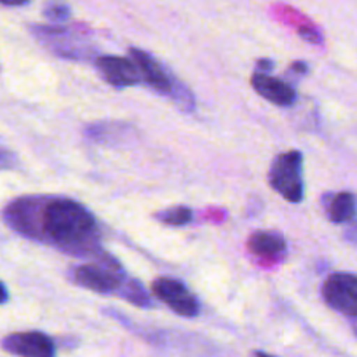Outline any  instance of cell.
<instances>
[{"instance_id":"20","label":"cell","mask_w":357,"mask_h":357,"mask_svg":"<svg viewBox=\"0 0 357 357\" xmlns=\"http://www.w3.org/2000/svg\"><path fill=\"white\" fill-rule=\"evenodd\" d=\"M293 70H296V72H302V73H305L307 72V65L305 63H295V65H293Z\"/></svg>"},{"instance_id":"21","label":"cell","mask_w":357,"mask_h":357,"mask_svg":"<svg viewBox=\"0 0 357 357\" xmlns=\"http://www.w3.org/2000/svg\"><path fill=\"white\" fill-rule=\"evenodd\" d=\"M253 357H275V356H271V354H267V352H255Z\"/></svg>"},{"instance_id":"12","label":"cell","mask_w":357,"mask_h":357,"mask_svg":"<svg viewBox=\"0 0 357 357\" xmlns=\"http://www.w3.org/2000/svg\"><path fill=\"white\" fill-rule=\"evenodd\" d=\"M357 215V197L352 192L333 195L328 204V218L333 223H351Z\"/></svg>"},{"instance_id":"13","label":"cell","mask_w":357,"mask_h":357,"mask_svg":"<svg viewBox=\"0 0 357 357\" xmlns=\"http://www.w3.org/2000/svg\"><path fill=\"white\" fill-rule=\"evenodd\" d=\"M126 131H128V126L124 124H103V122H98V124L89 126L86 129V136L89 139L96 143H107V145H112L117 139H124Z\"/></svg>"},{"instance_id":"7","label":"cell","mask_w":357,"mask_h":357,"mask_svg":"<svg viewBox=\"0 0 357 357\" xmlns=\"http://www.w3.org/2000/svg\"><path fill=\"white\" fill-rule=\"evenodd\" d=\"M152 293L181 317H197L201 312L199 300L188 291L187 286L173 278H159L153 281Z\"/></svg>"},{"instance_id":"3","label":"cell","mask_w":357,"mask_h":357,"mask_svg":"<svg viewBox=\"0 0 357 357\" xmlns=\"http://www.w3.org/2000/svg\"><path fill=\"white\" fill-rule=\"evenodd\" d=\"M268 183L279 195L289 202H302L303 185V155L298 150L281 153L272 162L268 171Z\"/></svg>"},{"instance_id":"8","label":"cell","mask_w":357,"mask_h":357,"mask_svg":"<svg viewBox=\"0 0 357 357\" xmlns=\"http://www.w3.org/2000/svg\"><path fill=\"white\" fill-rule=\"evenodd\" d=\"M96 66L101 77L114 87H129L145 82L135 59L121 56H98Z\"/></svg>"},{"instance_id":"18","label":"cell","mask_w":357,"mask_h":357,"mask_svg":"<svg viewBox=\"0 0 357 357\" xmlns=\"http://www.w3.org/2000/svg\"><path fill=\"white\" fill-rule=\"evenodd\" d=\"M272 66H274V63L268 61V59H267V61H265V59H261V61H258V70H261V72H264V73L271 72Z\"/></svg>"},{"instance_id":"17","label":"cell","mask_w":357,"mask_h":357,"mask_svg":"<svg viewBox=\"0 0 357 357\" xmlns=\"http://www.w3.org/2000/svg\"><path fill=\"white\" fill-rule=\"evenodd\" d=\"M345 239H347L349 243L357 244V222L352 223V225L345 230Z\"/></svg>"},{"instance_id":"22","label":"cell","mask_w":357,"mask_h":357,"mask_svg":"<svg viewBox=\"0 0 357 357\" xmlns=\"http://www.w3.org/2000/svg\"><path fill=\"white\" fill-rule=\"evenodd\" d=\"M356 333H357V326H356Z\"/></svg>"},{"instance_id":"5","label":"cell","mask_w":357,"mask_h":357,"mask_svg":"<svg viewBox=\"0 0 357 357\" xmlns=\"http://www.w3.org/2000/svg\"><path fill=\"white\" fill-rule=\"evenodd\" d=\"M35 37L42 42L47 49H51L52 54L65 59H75V61H84L94 54V49L89 47L79 37L70 33L66 28L51 24V26H31Z\"/></svg>"},{"instance_id":"1","label":"cell","mask_w":357,"mask_h":357,"mask_svg":"<svg viewBox=\"0 0 357 357\" xmlns=\"http://www.w3.org/2000/svg\"><path fill=\"white\" fill-rule=\"evenodd\" d=\"M38 241H45L75 257L96 253V218L72 199H42L38 209Z\"/></svg>"},{"instance_id":"6","label":"cell","mask_w":357,"mask_h":357,"mask_svg":"<svg viewBox=\"0 0 357 357\" xmlns=\"http://www.w3.org/2000/svg\"><path fill=\"white\" fill-rule=\"evenodd\" d=\"M323 298L337 312L357 317V275L349 272L331 274L323 284Z\"/></svg>"},{"instance_id":"11","label":"cell","mask_w":357,"mask_h":357,"mask_svg":"<svg viewBox=\"0 0 357 357\" xmlns=\"http://www.w3.org/2000/svg\"><path fill=\"white\" fill-rule=\"evenodd\" d=\"M251 253L260 258H278L286 251V241L279 232L272 230H257L248 241Z\"/></svg>"},{"instance_id":"9","label":"cell","mask_w":357,"mask_h":357,"mask_svg":"<svg viewBox=\"0 0 357 357\" xmlns=\"http://www.w3.org/2000/svg\"><path fill=\"white\" fill-rule=\"evenodd\" d=\"M2 349L17 357H56L54 342L40 331L7 335L2 340Z\"/></svg>"},{"instance_id":"10","label":"cell","mask_w":357,"mask_h":357,"mask_svg":"<svg viewBox=\"0 0 357 357\" xmlns=\"http://www.w3.org/2000/svg\"><path fill=\"white\" fill-rule=\"evenodd\" d=\"M251 86L260 96H264L271 103L279 105V107H291L296 101L295 89L286 80L275 79L268 73H255L253 79H251Z\"/></svg>"},{"instance_id":"16","label":"cell","mask_w":357,"mask_h":357,"mask_svg":"<svg viewBox=\"0 0 357 357\" xmlns=\"http://www.w3.org/2000/svg\"><path fill=\"white\" fill-rule=\"evenodd\" d=\"M44 16L51 23H65L70 17V7L61 0H49L44 7Z\"/></svg>"},{"instance_id":"2","label":"cell","mask_w":357,"mask_h":357,"mask_svg":"<svg viewBox=\"0 0 357 357\" xmlns=\"http://www.w3.org/2000/svg\"><path fill=\"white\" fill-rule=\"evenodd\" d=\"M131 56L132 59L138 63L139 70H142L143 80H145L150 87H153L157 93L167 94V96L173 98L183 110H192V108H194L195 100L194 96H192V93L185 87V84H181L180 80L169 72V68L160 65L153 56L142 51V49L132 47Z\"/></svg>"},{"instance_id":"14","label":"cell","mask_w":357,"mask_h":357,"mask_svg":"<svg viewBox=\"0 0 357 357\" xmlns=\"http://www.w3.org/2000/svg\"><path fill=\"white\" fill-rule=\"evenodd\" d=\"M121 298L128 300L129 303H132V305L136 307H145V309H150L152 307V300H150V295L149 293L143 289L142 282L138 281H128L124 284V288H122L121 291Z\"/></svg>"},{"instance_id":"15","label":"cell","mask_w":357,"mask_h":357,"mask_svg":"<svg viewBox=\"0 0 357 357\" xmlns=\"http://www.w3.org/2000/svg\"><path fill=\"white\" fill-rule=\"evenodd\" d=\"M155 218L169 227H181V225H187V223L192 222V218H194V213H192V209L185 208V206H176V208L164 209V211L157 213Z\"/></svg>"},{"instance_id":"19","label":"cell","mask_w":357,"mask_h":357,"mask_svg":"<svg viewBox=\"0 0 357 357\" xmlns=\"http://www.w3.org/2000/svg\"><path fill=\"white\" fill-rule=\"evenodd\" d=\"M31 2V0H2L3 6H10V7H20L24 6V3Z\"/></svg>"},{"instance_id":"4","label":"cell","mask_w":357,"mask_h":357,"mask_svg":"<svg viewBox=\"0 0 357 357\" xmlns=\"http://www.w3.org/2000/svg\"><path fill=\"white\" fill-rule=\"evenodd\" d=\"M121 274L122 271L119 264L108 258V261L101 264L80 265L73 271V279L77 284L89 291L101 293V295H112V293L121 295L126 284V279Z\"/></svg>"}]
</instances>
